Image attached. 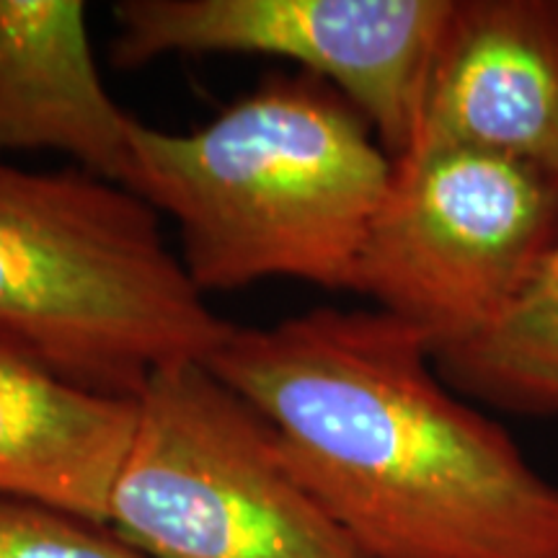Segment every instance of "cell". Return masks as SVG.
<instances>
[{"label": "cell", "mask_w": 558, "mask_h": 558, "mask_svg": "<svg viewBox=\"0 0 558 558\" xmlns=\"http://www.w3.org/2000/svg\"><path fill=\"white\" fill-rule=\"evenodd\" d=\"M207 365L365 558H558V484L399 318L316 308L235 326Z\"/></svg>", "instance_id": "obj_1"}, {"label": "cell", "mask_w": 558, "mask_h": 558, "mask_svg": "<svg viewBox=\"0 0 558 558\" xmlns=\"http://www.w3.org/2000/svg\"><path fill=\"white\" fill-rule=\"evenodd\" d=\"M393 179L365 117L316 75L271 78L205 128L135 124L124 190L171 215L202 292L290 277L352 290Z\"/></svg>", "instance_id": "obj_2"}, {"label": "cell", "mask_w": 558, "mask_h": 558, "mask_svg": "<svg viewBox=\"0 0 558 558\" xmlns=\"http://www.w3.org/2000/svg\"><path fill=\"white\" fill-rule=\"evenodd\" d=\"M233 331L148 202L83 169L0 160V339L75 386L137 399L156 369L209 362Z\"/></svg>", "instance_id": "obj_3"}, {"label": "cell", "mask_w": 558, "mask_h": 558, "mask_svg": "<svg viewBox=\"0 0 558 558\" xmlns=\"http://www.w3.org/2000/svg\"><path fill=\"white\" fill-rule=\"evenodd\" d=\"M109 527L148 558H365L207 362L160 367L140 390Z\"/></svg>", "instance_id": "obj_4"}, {"label": "cell", "mask_w": 558, "mask_h": 558, "mask_svg": "<svg viewBox=\"0 0 558 558\" xmlns=\"http://www.w3.org/2000/svg\"><path fill=\"white\" fill-rule=\"evenodd\" d=\"M558 239V184L518 160L435 150L393 160L352 290L427 339L429 352L514 308Z\"/></svg>", "instance_id": "obj_5"}, {"label": "cell", "mask_w": 558, "mask_h": 558, "mask_svg": "<svg viewBox=\"0 0 558 558\" xmlns=\"http://www.w3.org/2000/svg\"><path fill=\"white\" fill-rule=\"evenodd\" d=\"M452 0H124L114 5L111 62L163 54H275L337 88L399 160Z\"/></svg>", "instance_id": "obj_6"}, {"label": "cell", "mask_w": 558, "mask_h": 558, "mask_svg": "<svg viewBox=\"0 0 558 558\" xmlns=\"http://www.w3.org/2000/svg\"><path fill=\"white\" fill-rule=\"evenodd\" d=\"M435 150L518 160L558 184V0H452L403 158Z\"/></svg>", "instance_id": "obj_7"}, {"label": "cell", "mask_w": 558, "mask_h": 558, "mask_svg": "<svg viewBox=\"0 0 558 558\" xmlns=\"http://www.w3.org/2000/svg\"><path fill=\"white\" fill-rule=\"evenodd\" d=\"M137 120L90 52L81 0H0V150H60L124 186Z\"/></svg>", "instance_id": "obj_8"}, {"label": "cell", "mask_w": 558, "mask_h": 558, "mask_svg": "<svg viewBox=\"0 0 558 558\" xmlns=\"http://www.w3.org/2000/svg\"><path fill=\"white\" fill-rule=\"evenodd\" d=\"M135 427L137 399L75 386L0 339V497L109 525Z\"/></svg>", "instance_id": "obj_9"}, {"label": "cell", "mask_w": 558, "mask_h": 558, "mask_svg": "<svg viewBox=\"0 0 558 558\" xmlns=\"http://www.w3.org/2000/svg\"><path fill=\"white\" fill-rule=\"evenodd\" d=\"M432 360L442 380L481 409L558 418V239L507 316Z\"/></svg>", "instance_id": "obj_10"}, {"label": "cell", "mask_w": 558, "mask_h": 558, "mask_svg": "<svg viewBox=\"0 0 558 558\" xmlns=\"http://www.w3.org/2000/svg\"><path fill=\"white\" fill-rule=\"evenodd\" d=\"M0 558H148L109 525L0 497Z\"/></svg>", "instance_id": "obj_11"}]
</instances>
